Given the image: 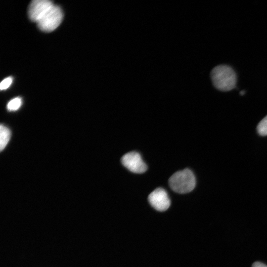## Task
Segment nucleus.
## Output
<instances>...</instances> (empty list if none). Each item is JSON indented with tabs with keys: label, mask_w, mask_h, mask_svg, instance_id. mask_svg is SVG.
Instances as JSON below:
<instances>
[{
	"label": "nucleus",
	"mask_w": 267,
	"mask_h": 267,
	"mask_svg": "<svg viewBox=\"0 0 267 267\" xmlns=\"http://www.w3.org/2000/svg\"><path fill=\"white\" fill-rule=\"evenodd\" d=\"M210 75L214 86L219 90L227 91L233 89L236 87V74L229 66H216L212 70Z\"/></svg>",
	"instance_id": "nucleus-1"
},
{
	"label": "nucleus",
	"mask_w": 267,
	"mask_h": 267,
	"mask_svg": "<svg viewBox=\"0 0 267 267\" xmlns=\"http://www.w3.org/2000/svg\"><path fill=\"white\" fill-rule=\"evenodd\" d=\"M169 184L175 192L184 194L191 192L196 185V179L193 173L189 169L178 171L169 179Z\"/></svg>",
	"instance_id": "nucleus-2"
},
{
	"label": "nucleus",
	"mask_w": 267,
	"mask_h": 267,
	"mask_svg": "<svg viewBox=\"0 0 267 267\" xmlns=\"http://www.w3.org/2000/svg\"><path fill=\"white\" fill-rule=\"evenodd\" d=\"M63 12L60 7L54 5L51 9L37 22L39 29L49 32L57 28L63 19Z\"/></svg>",
	"instance_id": "nucleus-3"
},
{
	"label": "nucleus",
	"mask_w": 267,
	"mask_h": 267,
	"mask_svg": "<svg viewBox=\"0 0 267 267\" xmlns=\"http://www.w3.org/2000/svg\"><path fill=\"white\" fill-rule=\"evenodd\" d=\"M121 162L124 166L134 173H143L147 168L140 155L135 151L130 152L123 155L121 158Z\"/></svg>",
	"instance_id": "nucleus-4"
},
{
	"label": "nucleus",
	"mask_w": 267,
	"mask_h": 267,
	"mask_svg": "<svg viewBox=\"0 0 267 267\" xmlns=\"http://www.w3.org/2000/svg\"><path fill=\"white\" fill-rule=\"evenodd\" d=\"M48 0H34L31 1L28 8V16L31 20L38 22L54 6Z\"/></svg>",
	"instance_id": "nucleus-5"
},
{
	"label": "nucleus",
	"mask_w": 267,
	"mask_h": 267,
	"mask_svg": "<svg viewBox=\"0 0 267 267\" xmlns=\"http://www.w3.org/2000/svg\"><path fill=\"white\" fill-rule=\"evenodd\" d=\"M148 199L151 206L160 212L166 211L170 206L168 195L162 188H157L153 191L149 195Z\"/></svg>",
	"instance_id": "nucleus-6"
},
{
	"label": "nucleus",
	"mask_w": 267,
	"mask_h": 267,
	"mask_svg": "<svg viewBox=\"0 0 267 267\" xmlns=\"http://www.w3.org/2000/svg\"><path fill=\"white\" fill-rule=\"evenodd\" d=\"M11 136L10 130L1 124L0 126V149L2 151L7 144Z\"/></svg>",
	"instance_id": "nucleus-7"
},
{
	"label": "nucleus",
	"mask_w": 267,
	"mask_h": 267,
	"mask_svg": "<svg viewBox=\"0 0 267 267\" xmlns=\"http://www.w3.org/2000/svg\"><path fill=\"white\" fill-rule=\"evenodd\" d=\"M22 103L21 98L19 97H15L8 102L6 106L7 109L10 111H16L20 107Z\"/></svg>",
	"instance_id": "nucleus-8"
},
{
	"label": "nucleus",
	"mask_w": 267,
	"mask_h": 267,
	"mask_svg": "<svg viewBox=\"0 0 267 267\" xmlns=\"http://www.w3.org/2000/svg\"><path fill=\"white\" fill-rule=\"evenodd\" d=\"M257 130L259 135L263 136L267 135V115L259 123Z\"/></svg>",
	"instance_id": "nucleus-9"
},
{
	"label": "nucleus",
	"mask_w": 267,
	"mask_h": 267,
	"mask_svg": "<svg viewBox=\"0 0 267 267\" xmlns=\"http://www.w3.org/2000/svg\"><path fill=\"white\" fill-rule=\"evenodd\" d=\"M13 79L9 77L3 79L0 83V89L1 90L6 89L11 85Z\"/></svg>",
	"instance_id": "nucleus-10"
},
{
	"label": "nucleus",
	"mask_w": 267,
	"mask_h": 267,
	"mask_svg": "<svg viewBox=\"0 0 267 267\" xmlns=\"http://www.w3.org/2000/svg\"><path fill=\"white\" fill-rule=\"evenodd\" d=\"M252 267H267V265L260 262H255L252 264Z\"/></svg>",
	"instance_id": "nucleus-11"
},
{
	"label": "nucleus",
	"mask_w": 267,
	"mask_h": 267,
	"mask_svg": "<svg viewBox=\"0 0 267 267\" xmlns=\"http://www.w3.org/2000/svg\"><path fill=\"white\" fill-rule=\"evenodd\" d=\"M240 94L241 95H243L245 93V90H241L240 92H239Z\"/></svg>",
	"instance_id": "nucleus-12"
}]
</instances>
